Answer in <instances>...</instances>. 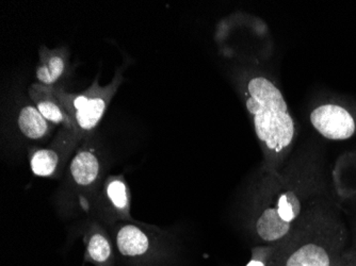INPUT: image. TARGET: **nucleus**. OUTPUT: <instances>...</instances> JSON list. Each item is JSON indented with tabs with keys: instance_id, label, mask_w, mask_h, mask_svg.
Listing matches in <instances>:
<instances>
[{
	"instance_id": "obj_1",
	"label": "nucleus",
	"mask_w": 356,
	"mask_h": 266,
	"mask_svg": "<svg viewBox=\"0 0 356 266\" xmlns=\"http://www.w3.org/2000/svg\"><path fill=\"white\" fill-rule=\"evenodd\" d=\"M327 195L321 153L311 144L293 153L281 171L263 174L252 214L254 237L261 245L281 243Z\"/></svg>"
},
{
	"instance_id": "obj_2",
	"label": "nucleus",
	"mask_w": 356,
	"mask_h": 266,
	"mask_svg": "<svg viewBox=\"0 0 356 266\" xmlns=\"http://www.w3.org/2000/svg\"><path fill=\"white\" fill-rule=\"evenodd\" d=\"M339 206L327 195L312 206L293 231L277 244L272 266H356Z\"/></svg>"
},
{
	"instance_id": "obj_3",
	"label": "nucleus",
	"mask_w": 356,
	"mask_h": 266,
	"mask_svg": "<svg viewBox=\"0 0 356 266\" xmlns=\"http://www.w3.org/2000/svg\"><path fill=\"white\" fill-rule=\"evenodd\" d=\"M243 78L242 96L263 153V174L281 171L295 153L297 125L283 92L271 76L252 67Z\"/></svg>"
},
{
	"instance_id": "obj_4",
	"label": "nucleus",
	"mask_w": 356,
	"mask_h": 266,
	"mask_svg": "<svg viewBox=\"0 0 356 266\" xmlns=\"http://www.w3.org/2000/svg\"><path fill=\"white\" fill-rule=\"evenodd\" d=\"M123 80L121 72H117L109 85L102 87L95 79L93 85L83 93H69L62 88L51 87L55 97L75 122L77 140L99 125Z\"/></svg>"
},
{
	"instance_id": "obj_5",
	"label": "nucleus",
	"mask_w": 356,
	"mask_h": 266,
	"mask_svg": "<svg viewBox=\"0 0 356 266\" xmlns=\"http://www.w3.org/2000/svg\"><path fill=\"white\" fill-rule=\"evenodd\" d=\"M309 121L318 135L331 141H346L356 133V119L345 106L325 103L309 114Z\"/></svg>"
},
{
	"instance_id": "obj_6",
	"label": "nucleus",
	"mask_w": 356,
	"mask_h": 266,
	"mask_svg": "<svg viewBox=\"0 0 356 266\" xmlns=\"http://www.w3.org/2000/svg\"><path fill=\"white\" fill-rule=\"evenodd\" d=\"M29 96L35 107L49 123L62 126L72 139L77 140L75 122L55 97L51 87L33 83L29 88Z\"/></svg>"
},
{
	"instance_id": "obj_7",
	"label": "nucleus",
	"mask_w": 356,
	"mask_h": 266,
	"mask_svg": "<svg viewBox=\"0 0 356 266\" xmlns=\"http://www.w3.org/2000/svg\"><path fill=\"white\" fill-rule=\"evenodd\" d=\"M40 63L37 67L38 83L46 87H55L56 83L67 73L69 66V49L67 47L49 49L41 46Z\"/></svg>"
},
{
	"instance_id": "obj_8",
	"label": "nucleus",
	"mask_w": 356,
	"mask_h": 266,
	"mask_svg": "<svg viewBox=\"0 0 356 266\" xmlns=\"http://www.w3.org/2000/svg\"><path fill=\"white\" fill-rule=\"evenodd\" d=\"M99 158L91 149H81L76 153L71 162V175L77 185H91L99 175Z\"/></svg>"
},
{
	"instance_id": "obj_9",
	"label": "nucleus",
	"mask_w": 356,
	"mask_h": 266,
	"mask_svg": "<svg viewBox=\"0 0 356 266\" xmlns=\"http://www.w3.org/2000/svg\"><path fill=\"white\" fill-rule=\"evenodd\" d=\"M117 245L125 257H139L147 253L151 243L143 230L135 225H124L118 231Z\"/></svg>"
},
{
	"instance_id": "obj_10",
	"label": "nucleus",
	"mask_w": 356,
	"mask_h": 266,
	"mask_svg": "<svg viewBox=\"0 0 356 266\" xmlns=\"http://www.w3.org/2000/svg\"><path fill=\"white\" fill-rule=\"evenodd\" d=\"M19 130L30 140H42L47 137L51 128L49 122L42 115L35 106H26L17 119Z\"/></svg>"
},
{
	"instance_id": "obj_11",
	"label": "nucleus",
	"mask_w": 356,
	"mask_h": 266,
	"mask_svg": "<svg viewBox=\"0 0 356 266\" xmlns=\"http://www.w3.org/2000/svg\"><path fill=\"white\" fill-rule=\"evenodd\" d=\"M60 156L51 148L35 149L30 156V167L35 176L49 177L57 171Z\"/></svg>"
},
{
	"instance_id": "obj_12",
	"label": "nucleus",
	"mask_w": 356,
	"mask_h": 266,
	"mask_svg": "<svg viewBox=\"0 0 356 266\" xmlns=\"http://www.w3.org/2000/svg\"><path fill=\"white\" fill-rule=\"evenodd\" d=\"M88 253L90 258L97 263H104L111 256V246L109 241L101 233L92 235L88 243Z\"/></svg>"
},
{
	"instance_id": "obj_13",
	"label": "nucleus",
	"mask_w": 356,
	"mask_h": 266,
	"mask_svg": "<svg viewBox=\"0 0 356 266\" xmlns=\"http://www.w3.org/2000/svg\"><path fill=\"white\" fill-rule=\"evenodd\" d=\"M108 198L112 205L121 211L128 210L129 201H128L127 187L121 179H113L108 183L107 190Z\"/></svg>"
},
{
	"instance_id": "obj_14",
	"label": "nucleus",
	"mask_w": 356,
	"mask_h": 266,
	"mask_svg": "<svg viewBox=\"0 0 356 266\" xmlns=\"http://www.w3.org/2000/svg\"><path fill=\"white\" fill-rule=\"evenodd\" d=\"M275 249H277V244L259 245L253 248L251 260L245 266H272Z\"/></svg>"
},
{
	"instance_id": "obj_15",
	"label": "nucleus",
	"mask_w": 356,
	"mask_h": 266,
	"mask_svg": "<svg viewBox=\"0 0 356 266\" xmlns=\"http://www.w3.org/2000/svg\"><path fill=\"white\" fill-rule=\"evenodd\" d=\"M337 188L338 195L341 198H349V201L352 203V208L354 211V223H353V232L351 237V245H350V257L352 261L356 265V188H346V187H336Z\"/></svg>"
}]
</instances>
